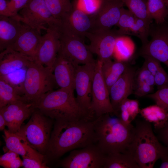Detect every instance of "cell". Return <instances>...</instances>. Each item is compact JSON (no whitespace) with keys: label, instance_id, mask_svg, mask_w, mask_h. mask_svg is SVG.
Here are the masks:
<instances>
[{"label":"cell","instance_id":"obj_1","mask_svg":"<svg viewBox=\"0 0 168 168\" xmlns=\"http://www.w3.org/2000/svg\"><path fill=\"white\" fill-rule=\"evenodd\" d=\"M94 120H55L45 156L55 160L68 152L95 143Z\"/></svg>","mask_w":168,"mask_h":168},{"label":"cell","instance_id":"obj_2","mask_svg":"<svg viewBox=\"0 0 168 168\" xmlns=\"http://www.w3.org/2000/svg\"><path fill=\"white\" fill-rule=\"evenodd\" d=\"M112 114H104L94 119L95 144L105 155L128 153L135 127L132 124H124Z\"/></svg>","mask_w":168,"mask_h":168},{"label":"cell","instance_id":"obj_3","mask_svg":"<svg viewBox=\"0 0 168 168\" xmlns=\"http://www.w3.org/2000/svg\"><path fill=\"white\" fill-rule=\"evenodd\" d=\"M35 109L55 120H94L93 114L82 109L77 103L74 91L60 88L45 94L34 103Z\"/></svg>","mask_w":168,"mask_h":168},{"label":"cell","instance_id":"obj_4","mask_svg":"<svg viewBox=\"0 0 168 168\" xmlns=\"http://www.w3.org/2000/svg\"><path fill=\"white\" fill-rule=\"evenodd\" d=\"M134 127L128 152L140 168H152L168 150L154 134L151 123L145 119H138Z\"/></svg>","mask_w":168,"mask_h":168},{"label":"cell","instance_id":"obj_5","mask_svg":"<svg viewBox=\"0 0 168 168\" xmlns=\"http://www.w3.org/2000/svg\"><path fill=\"white\" fill-rule=\"evenodd\" d=\"M56 84L53 72L49 68L31 61L27 66L23 84L22 100L34 103L53 90Z\"/></svg>","mask_w":168,"mask_h":168},{"label":"cell","instance_id":"obj_6","mask_svg":"<svg viewBox=\"0 0 168 168\" xmlns=\"http://www.w3.org/2000/svg\"><path fill=\"white\" fill-rule=\"evenodd\" d=\"M52 119L36 109L28 122L16 133L33 148L45 155L53 127Z\"/></svg>","mask_w":168,"mask_h":168},{"label":"cell","instance_id":"obj_7","mask_svg":"<svg viewBox=\"0 0 168 168\" xmlns=\"http://www.w3.org/2000/svg\"><path fill=\"white\" fill-rule=\"evenodd\" d=\"M105 155L95 143L72 150L58 164L64 168H103Z\"/></svg>","mask_w":168,"mask_h":168},{"label":"cell","instance_id":"obj_8","mask_svg":"<svg viewBox=\"0 0 168 168\" xmlns=\"http://www.w3.org/2000/svg\"><path fill=\"white\" fill-rule=\"evenodd\" d=\"M21 22L41 33L46 30L48 26L59 24L48 9L44 0H30L26 5L20 11Z\"/></svg>","mask_w":168,"mask_h":168},{"label":"cell","instance_id":"obj_9","mask_svg":"<svg viewBox=\"0 0 168 168\" xmlns=\"http://www.w3.org/2000/svg\"><path fill=\"white\" fill-rule=\"evenodd\" d=\"M60 47L58 53L70 61L76 67L96 62L84 40L76 35L60 31Z\"/></svg>","mask_w":168,"mask_h":168},{"label":"cell","instance_id":"obj_10","mask_svg":"<svg viewBox=\"0 0 168 168\" xmlns=\"http://www.w3.org/2000/svg\"><path fill=\"white\" fill-rule=\"evenodd\" d=\"M102 63L97 59L93 76L90 110L96 118L106 113H114L109 92L101 71Z\"/></svg>","mask_w":168,"mask_h":168},{"label":"cell","instance_id":"obj_11","mask_svg":"<svg viewBox=\"0 0 168 168\" xmlns=\"http://www.w3.org/2000/svg\"><path fill=\"white\" fill-rule=\"evenodd\" d=\"M121 36L117 30L110 29L92 30L87 33L85 37L90 41L88 45L90 50L103 63L111 59L116 40Z\"/></svg>","mask_w":168,"mask_h":168},{"label":"cell","instance_id":"obj_12","mask_svg":"<svg viewBox=\"0 0 168 168\" xmlns=\"http://www.w3.org/2000/svg\"><path fill=\"white\" fill-rule=\"evenodd\" d=\"M96 62V61L77 66L75 76L74 87L77 94V101L82 109L92 114L90 108L92 81Z\"/></svg>","mask_w":168,"mask_h":168},{"label":"cell","instance_id":"obj_13","mask_svg":"<svg viewBox=\"0 0 168 168\" xmlns=\"http://www.w3.org/2000/svg\"><path fill=\"white\" fill-rule=\"evenodd\" d=\"M59 24L49 26L42 38L34 61L49 68L53 67L60 47Z\"/></svg>","mask_w":168,"mask_h":168},{"label":"cell","instance_id":"obj_14","mask_svg":"<svg viewBox=\"0 0 168 168\" xmlns=\"http://www.w3.org/2000/svg\"><path fill=\"white\" fill-rule=\"evenodd\" d=\"M156 24L150 26V40L142 45L140 52L142 56L151 57L162 62L168 68V25Z\"/></svg>","mask_w":168,"mask_h":168},{"label":"cell","instance_id":"obj_15","mask_svg":"<svg viewBox=\"0 0 168 168\" xmlns=\"http://www.w3.org/2000/svg\"><path fill=\"white\" fill-rule=\"evenodd\" d=\"M60 31L77 36L84 39L86 34L91 31L93 24L90 15L72 6V10L60 20Z\"/></svg>","mask_w":168,"mask_h":168},{"label":"cell","instance_id":"obj_16","mask_svg":"<svg viewBox=\"0 0 168 168\" xmlns=\"http://www.w3.org/2000/svg\"><path fill=\"white\" fill-rule=\"evenodd\" d=\"M124 5L121 0H103L96 12L90 15L93 24L91 31L109 30L116 25Z\"/></svg>","mask_w":168,"mask_h":168},{"label":"cell","instance_id":"obj_17","mask_svg":"<svg viewBox=\"0 0 168 168\" xmlns=\"http://www.w3.org/2000/svg\"><path fill=\"white\" fill-rule=\"evenodd\" d=\"M35 109L33 103L18 100L0 108V112L5 119L7 130L10 132L16 133L24 121L31 116Z\"/></svg>","mask_w":168,"mask_h":168},{"label":"cell","instance_id":"obj_18","mask_svg":"<svg viewBox=\"0 0 168 168\" xmlns=\"http://www.w3.org/2000/svg\"><path fill=\"white\" fill-rule=\"evenodd\" d=\"M135 76L134 68L127 66L122 74L110 89V101L115 115L121 102L133 93L134 89Z\"/></svg>","mask_w":168,"mask_h":168},{"label":"cell","instance_id":"obj_19","mask_svg":"<svg viewBox=\"0 0 168 168\" xmlns=\"http://www.w3.org/2000/svg\"><path fill=\"white\" fill-rule=\"evenodd\" d=\"M41 33L23 23L18 38L7 48L18 52L34 61L42 38Z\"/></svg>","mask_w":168,"mask_h":168},{"label":"cell","instance_id":"obj_20","mask_svg":"<svg viewBox=\"0 0 168 168\" xmlns=\"http://www.w3.org/2000/svg\"><path fill=\"white\" fill-rule=\"evenodd\" d=\"M76 68L67 58L58 53L53 67L55 80L60 88L74 91Z\"/></svg>","mask_w":168,"mask_h":168},{"label":"cell","instance_id":"obj_21","mask_svg":"<svg viewBox=\"0 0 168 168\" xmlns=\"http://www.w3.org/2000/svg\"><path fill=\"white\" fill-rule=\"evenodd\" d=\"M33 61L12 49L7 48L0 54V77H5L27 68Z\"/></svg>","mask_w":168,"mask_h":168},{"label":"cell","instance_id":"obj_22","mask_svg":"<svg viewBox=\"0 0 168 168\" xmlns=\"http://www.w3.org/2000/svg\"><path fill=\"white\" fill-rule=\"evenodd\" d=\"M21 22L20 15L11 17L0 15V52L8 47L17 39L23 26Z\"/></svg>","mask_w":168,"mask_h":168},{"label":"cell","instance_id":"obj_23","mask_svg":"<svg viewBox=\"0 0 168 168\" xmlns=\"http://www.w3.org/2000/svg\"><path fill=\"white\" fill-rule=\"evenodd\" d=\"M127 66L125 62L113 61L111 59L102 63L101 71L109 91L124 72Z\"/></svg>","mask_w":168,"mask_h":168},{"label":"cell","instance_id":"obj_24","mask_svg":"<svg viewBox=\"0 0 168 168\" xmlns=\"http://www.w3.org/2000/svg\"><path fill=\"white\" fill-rule=\"evenodd\" d=\"M140 113L145 120L153 124L155 130L163 128L168 121V110L156 104L142 109Z\"/></svg>","mask_w":168,"mask_h":168},{"label":"cell","instance_id":"obj_25","mask_svg":"<svg viewBox=\"0 0 168 168\" xmlns=\"http://www.w3.org/2000/svg\"><path fill=\"white\" fill-rule=\"evenodd\" d=\"M103 168H140L128 152H115L105 155Z\"/></svg>","mask_w":168,"mask_h":168},{"label":"cell","instance_id":"obj_26","mask_svg":"<svg viewBox=\"0 0 168 168\" xmlns=\"http://www.w3.org/2000/svg\"><path fill=\"white\" fill-rule=\"evenodd\" d=\"M140 110L137 100L127 98L121 102L115 115L124 124L129 125L135 119Z\"/></svg>","mask_w":168,"mask_h":168},{"label":"cell","instance_id":"obj_27","mask_svg":"<svg viewBox=\"0 0 168 168\" xmlns=\"http://www.w3.org/2000/svg\"><path fill=\"white\" fill-rule=\"evenodd\" d=\"M134 50L135 45L132 40L125 35L121 36L116 40L113 56L116 60L125 62L132 56Z\"/></svg>","mask_w":168,"mask_h":168},{"label":"cell","instance_id":"obj_28","mask_svg":"<svg viewBox=\"0 0 168 168\" xmlns=\"http://www.w3.org/2000/svg\"><path fill=\"white\" fill-rule=\"evenodd\" d=\"M147 11L150 18L157 24L164 23L168 16V8L164 0H147Z\"/></svg>","mask_w":168,"mask_h":168},{"label":"cell","instance_id":"obj_29","mask_svg":"<svg viewBox=\"0 0 168 168\" xmlns=\"http://www.w3.org/2000/svg\"><path fill=\"white\" fill-rule=\"evenodd\" d=\"M18 100H22L18 91L5 79L0 77V108Z\"/></svg>","mask_w":168,"mask_h":168},{"label":"cell","instance_id":"obj_30","mask_svg":"<svg viewBox=\"0 0 168 168\" xmlns=\"http://www.w3.org/2000/svg\"><path fill=\"white\" fill-rule=\"evenodd\" d=\"M3 131V137L7 151L21 155L22 158L25 157L26 151L22 137L16 133L10 132L8 130L5 129Z\"/></svg>","mask_w":168,"mask_h":168},{"label":"cell","instance_id":"obj_31","mask_svg":"<svg viewBox=\"0 0 168 168\" xmlns=\"http://www.w3.org/2000/svg\"><path fill=\"white\" fill-rule=\"evenodd\" d=\"M124 5L137 18L151 25L152 20L147 11V0H121Z\"/></svg>","mask_w":168,"mask_h":168},{"label":"cell","instance_id":"obj_32","mask_svg":"<svg viewBox=\"0 0 168 168\" xmlns=\"http://www.w3.org/2000/svg\"><path fill=\"white\" fill-rule=\"evenodd\" d=\"M53 17L60 21L72 8V0H44Z\"/></svg>","mask_w":168,"mask_h":168},{"label":"cell","instance_id":"obj_33","mask_svg":"<svg viewBox=\"0 0 168 168\" xmlns=\"http://www.w3.org/2000/svg\"><path fill=\"white\" fill-rule=\"evenodd\" d=\"M136 17L128 9L122 8L119 20L116 24L117 31L121 36L129 34L130 29L135 22Z\"/></svg>","mask_w":168,"mask_h":168},{"label":"cell","instance_id":"obj_34","mask_svg":"<svg viewBox=\"0 0 168 168\" xmlns=\"http://www.w3.org/2000/svg\"><path fill=\"white\" fill-rule=\"evenodd\" d=\"M144 20L137 18L135 21L130 29L129 34L138 37L141 40L142 45L148 41L150 26Z\"/></svg>","mask_w":168,"mask_h":168},{"label":"cell","instance_id":"obj_35","mask_svg":"<svg viewBox=\"0 0 168 168\" xmlns=\"http://www.w3.org/2000/svg\"><path fill=\"white\" fill-rule=\"evenodd\" d=\"M103 0H72V6L77 7L89 15L94 13Z\"/></svg>","mask_w":168,"mask_h":168},{"label":"cell","instance_id":"obj_36","mask_svg":"<svg viewBox=\"0 0 168 168\" xmlns=\"http://www.w3.org/2000/svg\"><path fill=\"white\" fill-rule=\"evenodd\" d=\"M146 96L153 100L156 104L168 110V86L159 89Z\"/></svg>","mask_w":168,"mask_h":168},{"label":"cell","instance_id":"obj_37","mask_svg":"<svg viewBox=\"0 0 168 168\" xmlns=\"http://www.w3.org/2000/svg\"><path fill=\"white\" fill-rule=\"evenodd\" d=\"M136 77H135V84L146 83L152 87L155 85L154 76L147 69L144 64Z\"/></svg>","mask_w":168,"mask_h":168},{"label":"cell","instance_id":"obj_38","mask_svg":"<svg viewBox=\"0 0 168 168\" xmlns=\"http://www.w3.org/2000/svg\"><path fill=\"white\" fill-rule=\"evenodd\" d=\"M155 85L158 89L168 86V74L162 67L154 75Z\"/></svg>","mask_w":168,"mask_h":168},{"label":"cell","instance_id":"obj_39","mask_svg":"<svg viewBox=\"0 0 168 168\" xmlns=\"http://www.w3.org/2000/svg\"><path fill=\"white\" fill-rule=\"evenodd\" d=\"M30 0H7V5L14 16H19L18 12L23 8Z\"/></svg>","mask_w":168,"mask_h":168},{"label":"cell","instance_id":"obj_40","mask_svg":"<svg viewBox=\"0 0 168 168\" xmlns=\"http://www.w3.org/2000/svg\"><path fill=\"white\" fill-rule=\"evenodd\" d=\"M142 57L145 59L144 64L154 76L162 67L160 62L156 59L148 56Z\"/></svg>","mask_w":168,"mask_h":168},{"label":"cell","instance_id":"obj_41","mask_svg":"<svg viewBox=\"0 0 168 168\" xmlns=\"http://www.w3.org/2000/svg\"><path fill=\"white\" fill-rule=\"evenodd\" d=\"M153 87L146 83H136L135 84L134 94L137 97L146 96L152 91Z\"/></svg>","mask_w":168,"mask_h":168},{"label":"cell","instance_id":"obj_42","mask_svg":"<svg viewBox=\"0 0 168 168\" xmlns=\"http://www.w3.org/2000/svg\"><path fill=\"white\" fill-rule=\"evenodd\" d=\"M19 155L12 151L8 150L0 157V165L5 168H8L10 163Z\"/></svg>","mask_w":168,"mask_h":168},{"label":"cell","instance_id":"obj_43","mask_svg":"<svg viewBox=\"0 0 168 168\" xmlns=\"http://www.w3.org/2000/svg\"><path fill=\"white\" fill-rule=\"evenodd\" d=\"M157 134L156 137L168 151V121L163 128L158 129H154Z\"/></svg>","mask_w":168,"mask_h":168},{"label":"cell","instance_id":"obj_44","mask_svg":"<svg viewBox=\"0 0 168 168\" xmlns=\"http://www.w3.org/2000/svg\"><path fill=\"white\" fill-rule=\"evenodd\" d=\"M23 166L25 168H48L45 162H41L36 160L23 158Z\"/></svg>","mask_w":168,"mask_h":168},{"label":"cell","instance_id":"obj_45","mask_svg":"<svg viewBox=\"0 0 168 168\" xmlns=\"http://www.w3.org/2000/svg\"><path fill=\"white\" fill-rule=\"evenodd\" d=\"M7 0H0V15L7 16H14L9 9Z\"/></svg>","mask_w":168,"mask_h":168},{"label":"cell","instance_id":"obj_46","mask_svg":"<svg viewBox=\"0 0 168 168\" xmlns=\"http://www.w3.org/2000/svg\"><path fill=\"white\" fill-rule=\"evenodd\" d=\"M22 166H23L22 161L19 156L10 163L8 168H18Z\"/></svg>","mask_w":168,"mask_h":168},{"label":"cell","instance_id":"obj_47","mask_svg":"<svg viewBox=\"0 0 168 168\" xmlns=\"http://www.w3.org/2000/svg\"><path fill=\"white\" fill-rule=\"evenodd\" d=\"M161 164L160 168H168V151L163 154L161 157Z\"/></svg>","mask_w":168,"mask_h":168},{"label":"cell","instance_id":"obj_48","mask_svg":"<svg viewBox=\"0 0 168 168\" xmlns=\"http://www.w3.org/2000/svg\"><path fill=\"white\" fill-rule=\"evenodd\" d=\"M6 126V122L5 119L2 114L0 112V130L1 131L4 130L5 127Z\"/></svg>","mask_w":168,"mask_h":168},{"label":"cell","instance_id":"obj_49","mask_svg":"<svg viewBox=\"0 0 168 168\" xmlns=\"http://www.w3.org/2000/svg\"><path fill=\"white\" fill-rule=\"evenodd\" d=\"M165 2L166 3V4L168 8V0H164Z\"/></svg>","mask_w":168,"mask_h":168},{"label":"cell","instance_id":"obj_50","mask_svg":"<svg viewBox=\"0 0 168 168\" xmlns=\"http://www.w3.org/2000/svg\"></svg>","mask_w":168,"mask_h":168}]
</instances>
